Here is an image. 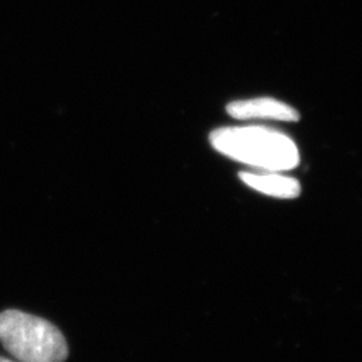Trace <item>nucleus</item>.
<instances>
[{"label": "nucleus", "mask_w": 362, "mask_h": 362, "mask_svg": "<svg viewBox=\"0 0 362 362\" xmlns=\"http://www.w3.org/2000/svg\"><path fill=\"white\" fill-rule=\"evenodd\" d=\"M209 143L221 155L262 170L284 172L299 164L297 144L264 127L219 128L209 134Z\"/></svg>", "instance_id": "1"}, {"label": "nucleus", "mask_w": 362, "mask_h": 362, "mask_svg": "<svg viewBox=\"0 0 362 362\" xmlns=\"http://www.w3.org/2000/svg\"><path fill=\"white\" fill-rule=\"evenodd\" d=\"M0 342L19 362H65L69 356L55 325L23 311L0 313Z\"/></svg>", "instance_id": "2"}, {"label": "nucleus", "mask_w": 362, "mask_h": 362, "mask_svg": "<svg viewBox=\"0 0 362 362\" xmlns=\"http://www.w3.org/2000/svg\"><path fill=\"white\" fill-rule=\"evenodd\" d=\"M227 113L236 119H275L294 122L299 113L293 106L270 97H259L227 105Z\"/></svg>", "instance_id": "3"}, {"label": "nucleus", "mask_w": 362, "mask_h": 362, "mask_svg": "<svg viewBox=\"0 0 362 362\" xmlns=\"http://www.w3.org/2000/svg\"><path fill=\"white\" fill-rule=\"evenodd\" d=\"M239 177L250 188L272 197L296 199L300 194L299 181L281 172H242Z\"/></svg>", "instance_id": "4"}, {"label": "nucleus", "mask_w": 362, "mask_h": 362, "mask_svg": "<svg viewBox=\"0 0 362 362\" xmlns=\"http://www.w3.org/2000/svg\"><path fill=\"white\" fill-rule=\"evenodd\" d=\"M0 362H15V361H11V360H8V358H4V357H1V356H0Z\"/></svg>", "instance_id": "5"}]
</instances>
